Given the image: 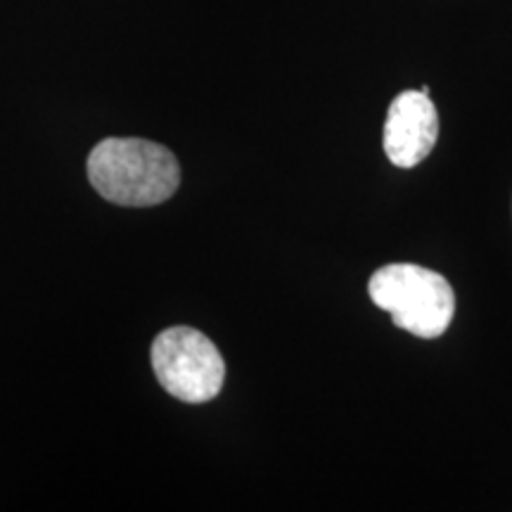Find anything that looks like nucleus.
<instances>
[{
    "mask_svg": "<svg viewBox=\"0 0 512 512\" xmlns=\"http://www.w3.org/2000/svg\"><path fill=\"white\" fill-rule=\"evenodd\" d=\"M439 138V112L422 91H403L389 105L382 143L389 162L413 169L434 150Z\"/></svg>",
    "mask_w": 512,
    "mask_h": 512,
    "instance_id": "nucleus-4",
    "label": "nucleus"
},
{
    "mask_svg": "<svg viewBox=\"0 0 512 512\" xmlns=\"http://www.w3.org/2000/svg\"><path fill=\"white\" fill-rule=\"evenodd\" d=\"M152 368L162 387L185 403L216 399L226 380V363L200 330L169 328L152 344Z\"/></svg>",
    "mask_w": 512,
    "mask_h": 512,
    "instance_id": "nucleus-3",
    "label": "nucleus"
},
{
    "mask_svg": "<svg viewBox=\"0 0 512 512\" xmlns=\"http://www.w3.org/2000/svg\"><path fill=\"white\" fill-rule=\"evenodd\" d=\"M88 178L105 200L121 207H155L181 183L174 152L143 138H105L88 157Z\"/></svg>",
    "mask_w": 512,
    "mask_h": 512,
    "instance_id": "nucleus-1",
    "label": "nucleus"
},
{
    "mask_svg": "<svg viewBox=\"0 0 512 512\" xmlns=\"http://www.w3.org/2000/svg\"><path fill=\"white\" fill-rule=\"evenodd\" d=\"M375 306L392 316L396 328L420 339L444 335L456 313V292L444 275L418 264H387L368 283Z\"/></svg>",
    "mask_w": 512,
    "mask_h": 512,
    "instance_id": "nucleus-2",
    "label": "nucleus"
}]
</instances>
